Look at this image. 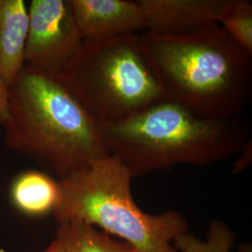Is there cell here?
<instances>
[{
	"label": "cell",
	"instance_id": "obj_1",
	"mask_svg": "<svg viewBox=\"0 0 252 252\" xmlns=\"http://www.w3.org/2000/svg\"><path fill=\"white\" fill-rule=\"evenodd\" d=\"M164 99L199 116L246 115L252 98V54L219 24L182 36L140 35Z\"/></svg>",
	"mask_w": 252,
	"mask_h": 252
},
{
	"label": "cell",
	"instance_id": "obj_2",
	"mask_svg": "<svg viewBox=\"0 0 252 252\" xmlns=\"http://www.w3.org/2000/svg\"><path fill=\"white\" fill-rule=\"evenodd\" d=\"M6 146L60 180L109 156L100 127L56 77L25 65L8 88Z\"/></svg>",
	"mask_w": 252,
	"mask_h": 252
},
{
	"label": "cell",
	"instance_id": "obj_3",
	"mask_svg": "<svg viewBox=\"0 0 252 252\" xmlns=\"http://www.w3.org/2000/svg\"><path fill=\"white\" fill-rule=\"evenodd\" d=\"M99 127L108 155L123 163L133 178L180 164L220 162L240 153L252 131L247 115L208 119L166 99Z\"/></svg>",
	"mask_w": 252,
	"mask_h": 252
},
{
	"label": "cell",
	"instance_id": "obj_4",
	"mask_svg": "<svg viewBox=\"0 0 252 252\" xmlns=\"http://www.w3.org/2000/svg\"><path fill=\"white\" fill-rule=\"evenodd\" d=\"M132 180L126 166L111 156L59 180L56 220H77L98 227L139 252H178L172 243L188 232L186 218L177 210L159 215L142 211L132 194Z\"/></svg>",
	"mask_w": 252,
	"mask_h": 252
},
{
	"label": "cell",
	"instance_id": "obj_5",
	"mask_svg": "<svg viewBox=\"0 0 252 252\" xmlns=\"http://www.w3.org/2000/svg\"><path fill=\"white\" fill-rule=\"evenodd\" d=\"M57 79L99 126L122 122L164 99L136 33L84 39Z\"/></svg>",
	"mask_w": 252,
	"mask_h": 252
},
{
	"label": "cell",
	"instance_id": "obj_6",
	"mask_svg": "<svg viewBox=\"0 0 252 252\" xmlns=\"http://www.w3.org/2000/svg\"><path fill=\"white\" fill-rule=\"evenodd\" d=\"M25 63L58 77L81 49V37L69 0H32Z\"/></svg>",
	"mask_w": 252,
	"mask_h": 252
},
{
	"label": "cell",
	"instance_id": "obj_7",
	"mask_svg": "<svg viewBox=\"0 0 252 252\" xmlns=\"http://www.w3.org/2000/svg\"><path fill=\"white\" fill-rule=\"evenodd\" d=\"M146 33L182 36L216 25L231 0H139Z\"/></svg>",
	"mask_w": 252,
	"mask_h": 252
},
{
	"label": "cell",
	"instance_id": "obj_8",
	"mask_svg": "<svg viewBox=\"0 0 252 252\" xmlns=\"http://www.w3.org/2000/svg\"><path fill=\"white\" fill-rule=\"evenodd\" d=\"M81 37L102 39L146 30L144 13L137 1L69 0Z\"/></svg>",
	"mask_w": 252,
	"mask_h": 252
},
{
	"label": "cell",
	"instance_id": "obj_9",
	"mask_svg": "<svg viewBox=\"0 0 252 252\" xmlns=\"http://www.w3.org/2000/svg\"><path fill=\"white\" fill-rule=\"evenodd\" d=\"M29 12L24 0H0V79L7 89L26 65Z\"/></svg>",
	"mask_w": 252,
	"mask_h": 252
},
{
	"label": "cell",
	"instance_id": "obj_10",
	"mask_svg": "<svg viewBox=\"0 0 252 252\" xmlns=\"http://www.w3.org/2000/svg\"><path fill=\"white\" fill-rule=\"evenodd\" d=\"M13 206L28 216H45L58 206L61 189L59 180L45 172L28 170L18 175L10 186Z\"/></svg>",
	"mask_w": 252,
	"mask_h": 252
},
{
	"label": "cell",
	"instance_id": "obj_11",
	"mask_svg": "<svg viewBox=\"0 0 252 252\" xmlns=\"http://www.w3.org/2000/svg\"><path fill=\"white\" fill-rule=\"evenodd\" d=\"M56 239L64 252H139L126 241H118L96 227L70 220L59 223Z\"/></svg>",
	"mask_w": 252,
	"mask_h": 252
},
{
	"label": "cell",
	"instance_id": "obj_12",
	"mask_svg": "<svg viewBox=\"0 0 252 252\" xmlns=\"http://www.w3.org/2000/svg\"><path fill=\"white\" fill-rule=\"evenodd\" d=\"M219 25L238 45L252 54V2L231 0Z\"/></svg>",
	"mask_w": 252,
	"mask_h": 252
},
{
	"label": "cell",
	"instance_id": "obj_13",
	"mask_svg": "<svg viewBox=\"0 0 252 252\" xmlns=\"http://www.w3.org/2000/svg\"><path fill=\"white\" fill-rule=\"evenodd\" d=\"M234 240V232L224 222L215 220L210 223L206 241L185 233L174 242L177 251L181 252H231Z\"/></svg>",
	"mask_w": 252,
	"mask_h": 252
},
{
	"label": "cell",
	"instance_id": "obj_14",
	"mask_svg": "<svg viewBox=\"0 0 252 252\" xmlns=\"http://www.w3.org/2000/svg\"><path fill=\"white\" fill-rule=\"evenodd\" d=\"M239 153H240V158L238 159V162H236L234 166V169L236 171H242L245 167L249 165V162L252 161V139L251 138L244 146L242 151Z\"/></svg>",
	"mask_w": 252,
	"mask_h": 252
},
{
	"label": "cell",
	"instance_id": "obj_15",
	"mask_svg": "<svg viewBox=\"0 0 252 252\" xmlns=\"http://www.w3.org/2000/svg\"><path fill=\"white\" fill-rule=\"evenodd\" d=\"M8 117V89L0 79V124Z\"/></svg>",
	"mask_w": 252,
	"mask_h": 252
},
{
	"label": "cell",
	"instance_id": "obj_16",
	"mask_svg": "<svg viewBox=\"0 0 252 252\" xmlns=\"http://www.w3.org/2000/svg\"><path fill=\"white\" fill-rule=\"evenodd\" d=\"M45 252H64L63 249L57 239H55L51 246L46 250Z\"/></svg>",
	"mask_w": 252,
	"mask_h": 252
}]
</instances>
